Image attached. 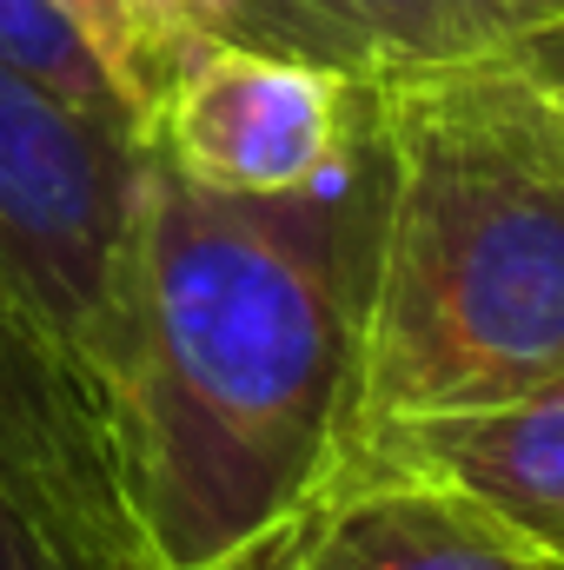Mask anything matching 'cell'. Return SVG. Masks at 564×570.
<instances>
[{
	"mask_svg": "<svg viewBox=\"0 0 564 570\" xmlns=\"http://www.w3.org/2000/svg\"><path fill=\"white\" fill-rule=\"evenodd\" d=\"M359 471H425L505 518L564 570V372L485 412L386 431L352 458L346 478Z\"/></svg>",
	"mask_w": 564,
	"mask_h": 570,
	"instance_id": "cell-7",
	"label": "cell"
},
{
	"mask_svg": "<svg viewBox=\"0 0 564 570\" xmlns=\"http://www.w3.org/2000/svg\"><path fill=\"white\" fill-rule=\"evenodd\" d=\"M60 13L100 53V67L120 87V100H127V114L140 127V146H146V120H153V107H159V94H166V80L179 73L186 53L153 27V13H146L140 0H60Z\"/></svg>",
	"mask_w": 564,
	"mask_h": 570,
	"instance_id": "cell-10",
	"label": "cell"
},
{
	"mask_svg": "<svg viewBox=\"0 0 564 570\" xmlns=\"http://www.w3.org/2000/svg\"><path fill=\"white\" fill-rule=\"evenodd\" d=\"M512 60H518V67H525V73H532V80L564 107V20L558 27H545V33H532V40H518Z\"/></svg>",
	"mask_w": 564,
	"mask_h": 570,
	"instance_id": "cell-12",
	"label": "cell"
},
{
	"mask_svg": "<svg viewBox=\"0 0 564 570\" xmlns=\"http://www.w3.org/2000/svg\"><path fill=\"white\" fill-rule=\"evenodd\" d=\"M140 173L146 146L134 134L0 67V292L87 385L94 412L120 325Z\"/></svg>",
	"mask_w": 564,
	"mask_h": 570,
	"instance_id": "cell-3",
	"label": "cell"
},
{
	"mask_svg": "<svg viewBox=\"0 0 564 570\" xmlns=\"http://www.w3.org/2000/svg\"><path fill=\"white\" fill-rule=\"evenodd\" d=\"M285 570H558L505 518L425 471H359L312 518Z\"/></svg>",
	"mask_w": 564,
	"mask_h": 570,
	"instance_id": "cell-8",
	"label": "cell"
},
{
	"mask_svg": "<svg viewBox=\"0 0 564 570\" xmlns=\"http://www.w3.org/2000/svg\"><path fill=\"white\" fill-rule=\"evenodd\" d=\"M0 67H13L20 80H33L40 94L67 100L87 120H107L120 134L140 140L120 87L107 80L100 53L87 47V33L60 13V0H0Z\"/></svg>",
	"mask_w": 564,
	"mask_h": 570,
	"instance_id": "cell-9",
	"label": "cell"
},
{
	"mask_svg": "<svg viewBox=\"0 0 564 570\" xmlns=\"http://www.w3.org/2000/svg\"><path fill=\"white\" fill-rule=\"evenodd\" d=\"M0 570H74L7 498H0Z\"/></svg>",
	"mask_w": 564,
	"mask_h": 570,
	"instance_id": "cell-11",
	"label": "cell"
},
{
	"mask_svg": "<svg viewBox=\"0 0 564 570\" xmlns=\"http://www.w3.org/2000/svg\"><path fill=\"white\" fill-rule=\"evenodd\" d=\"M564 20V0H233L226 40L273 47L352 80L512 53Z\"/></svg>",
	"mask_w": 564,
	"mask_h": 570,
	"instance_id": "cell-6",
	"label": "cell"
},
{
	"mask_svg": "<svg viewBox=\"0 0 564 570\" xmlns=\"http://www.w3.org/2000/svg\"><path fill=\"white\" fill-rule=\"evenodd\" d=\"M0 498L74 570H134L87 385L0 292Z\"/></svg>",
	"mask_w": 564,
	"mask_h": 570,
	"instance_id": "cell-5",
	"label": "cell"
},
{
	"mask_svg": "<svg viewBox=\"0 0 564 570\" xmlns=\"http://www.w3.org/2000/svg\"><path fill=\"white\" fill-rule=\"evenodd\" d=\"M558 372L564 107L512 53L366 80L352 458Z\"/></svg>",
	"mask_w": 564,
	"mask_h": 570,
	"instance_id": "cell-2",
	"label": "cell"
},
{
	"mask_svg": "<svg viewBox=\"0 0 564 570\" xmlns=\"http://www.w3.org/2000/svg\"><path fill=\"white\" fill-rule=\"evenodd\" d=\"M359 153L280 199L146 153L100 431L134 570H285L352 458Z\"/></svg>",
	"mask_w": 564,
	"mask_h": 570,
	"instance_id": "cell-1",
	"label": "cell"
},
{
	"mask_svg": "<svg viewBox=\"0 0 564 570\" xmlns=\"http://www.w3.org/2000/svg\"><path fill=\"white\" fill-rule=\"evenodd\" d=\"M366 134V80L240 40H206L166 80L146 153L186 186L280 199L339 179Z\"/></svg>",
	"mask_w": 564,
	"mask_h": 570,
	"instance_id": "cell-4",
	"label": "cell"
}]
</instances>
